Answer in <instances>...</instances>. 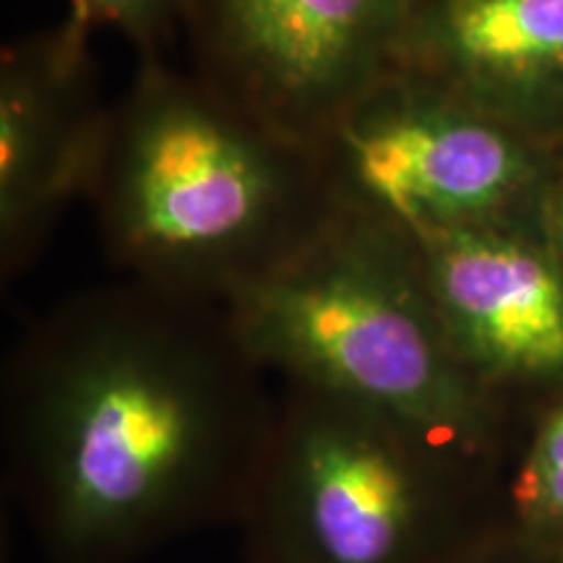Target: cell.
I'll return each instance as SVG.
<instances>
[{
	"label": "cell",
	"mask_w": 563,
	"mask_h": 563,
	"mask_svg": "<svg viewBox=\"0 0 563 563\" xmlns=\"http://www.w3.org/2000/svg\"><path fill=\"white\" fill-rule=\"evenodd\" d=\"M68 19L87 30H112L144 55H154L170 26L183 19L186 0H68Z\"/></svg>",
	"instance_id": "8fae6325"
},
{
	"label": "cell",
	"mask_w": 563,
	"mask_h": 563,
	"mask_svg": "<svg viewBox=\"0 0 563 563\" xmlns=\"http://www.w3.org/2000/svg\"><path fill=\"white\" fill-rule=\"evenodd\" d=\"M87 196L133 282L211 302L272 269L334 207L319 152L157 55L110 108Z\"/></svg>",
	"instance_id": "7a4b0ae2"
},
{
	"label": "cell",
	"mask_w": 563,
	"mask_h": 563,
	"mask_svg": "<svg viewBox=\"0 0 563 563\" xmlns=\"http://www.w3.org/2000/svg\"><path fill=\"white\" fill-rule=\"evenodd\" d=\"M538 220L563 266V173H553L538 207Z\"/></svg>",
	"instance_id": "4fadbf2b"
},
{
	"label": "cell",
	"mask_w": 563,
	"mask_h": 563,
	"mask_svg": "<svg viewBox=\"0 0 563 563\" xmlns=\"http://www.w3.org/2000/svg\"><path fill=\"white\" fill-rule=\"evenodd\" d=\"M245 506L256 563H456L477 460L342 394L285 382Z\"/></svg>",
	"instance_id": "277c9868"
},
{
	"label": "cell",
	"mask_w": 563,
	"mask_h": 563,
	"mask_svg": "<svg viewBox=\"0 0 563 563\" xmlns=\"http://www.w3.org/2000/svg\"><path fill=\"white\" fill-rule=\"evenodd\" d=\"M456 563H563V551H551V548L532 545L509 532L504 553H490V551H483V548H475V551L462 555Z\"/></svg>",
	"instance_id": "7c38bea8"
},
{
	"label": "cell",
	"mask_w": 563,
	"mask_h": 563,
	"mask_svg": "<svg viewBox=\"0 0 563 563\" xmlns=\"http://www.w3.org/2000/svg\"><path fill=\"white\" fill-rule=\"evenodd\" d=\"M264 368L222 302L131 282L26 336L11 454L34 525L66 563H123L241 517L269 441Z\"/></svg>",
	"instance_id": "6da1fadb"
},
{
	"label": "cell",
	"mask_w": 563,
	"mask_h": 563,
	"mask_svg": "<svg viewBox=\"0 0 563 563\" xmlns=\"http://www.w3.org/2000/svg\"><path fill=\"white\" fill-rule=\"evenodd\" d=\"M511 534L563 551V394L538 415L509 485Z\"/></svg>",
	"instance_id": "30bf717a"
},
{
	"label": "cell",
	"mask_w": 563,
	"mask_h": 563,
	"mask_svg": "<svg viewBox=\"0 0 563 563\" xmlns=\"http://www.w3.org/2000/svg\"><path fill=\"white\" fill-rule=\"evenodd\" d=\"M269 373L376 407L481 460L501 405L443 334L405 235L332 207L311 238L222 302Z\"/></svg>",
	"instance_id": "3957f363"
},
{
	"label": "cell",
	"mask_w": 563,
	"mask_h": 563,
	"mask_svg": "<svg viewBox=\"0 0 563 563\" xmlns=\"http://www.w3.org/2000/svg\"><path fill=\"white\" fill-rule=\"evenodd\" d=\"M91 30L66 19L0 60V256L24 266L74 196L87 194L110 110L97 102Z\"/></svg>",
	"instance_id": "ba28073f"
},
{
	"label": "cell",
	"mask_w": 563,
	"mask_h": 563,
	"mask_svg": "<svg viewBox=\"0 0 563 563\" xmlns=\"http://www.w3.org/2000/svg\"><path fill=\"white\" fill-rule=\"evenodd\" d=\"M410 243L454 355L498 405L563 394V266L538 214Z\"/></svg>",
	"instance_id": "52a82bcc"
},
{
	"label": "cell",
	"mask_w": 563,
	"mask_h": 563,
	"mask_svg": "<svg viewBox=\"0 0 563 563\" xmlns=\"http://www.w3.org/2000/svg\"><path fill=\"white\" fill-rule=\"evenodd\" d=\"M397 68L545 141L563 125V0H418Z\"/></svg>",
	"instance_id": "9c48e42d"
},
{
	"label": "cell",
	"mask_w": 563,
	"mask_h": 563,
	"mask_svg": "<svg viewBox=\"0 0 563 563\" xmlns=\"http://www.w3.org/2000/svg\"><path fill=\"white\" fill-rule=\"evenodd\" d=\"M340 209L407 241L538 214L543 141L460 91L394 66L319 146Z\"/></svg>",
	"instance_id": "5b68a950"
},
{
	"label": "cell",
	"mask_w": 563,
	"mask_h": 563,
	"mask_svg": "<svg viewBox=\"0 0 563 563\" xmlns=\"http://www.w3.org/2000/svg\"><path fill=\"white\" fill-rule=\"evenodd\" d=\"M418 0H186L196 74L319 152L397 66Z\"/></svg>",
	"instance_id": "8992f818"
}]
</instances>
